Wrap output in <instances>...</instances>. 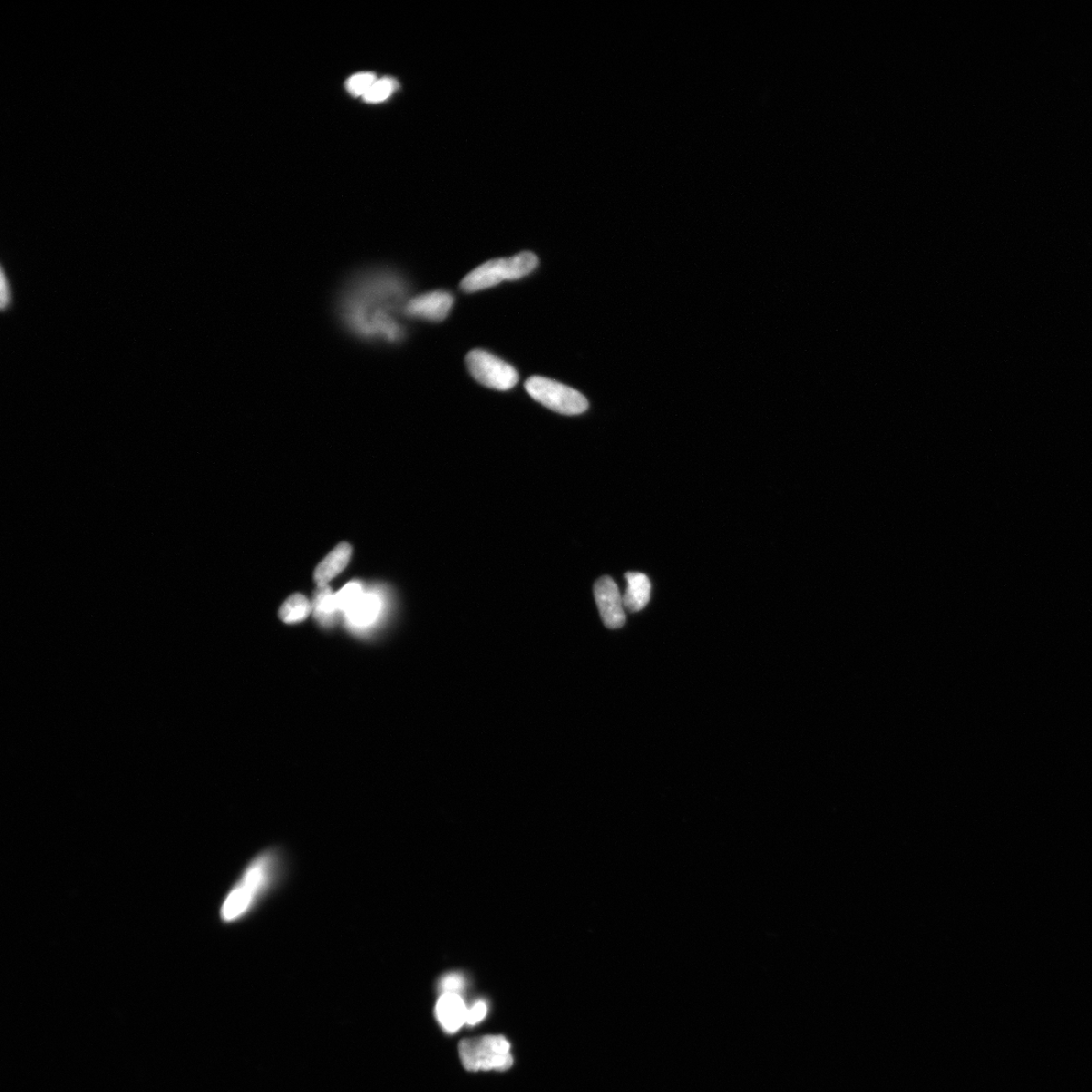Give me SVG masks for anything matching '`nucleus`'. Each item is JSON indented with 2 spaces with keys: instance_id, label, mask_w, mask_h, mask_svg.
<instances>
[{
  "instance_id": "aec40b11",
  "label": "nucleus",
  "mask_w": 1092,
  "mask_h": 1092,
  "mask_svg": "<svg viewBox=\"0 0 1092 1092\" xmlns=\"http://www.w3.org/2000/svg\"><path fill=\"white\" fill-rule=\"evenodd\" d=\"M9 301H11V290H9V285L7 282V278L5 275V272L3 271L2 272V308H3V310L7 308V306L9 305Z\"/></svg>"
},
{
  "instance_id": "7ed1b4c3",
  "label": "nucleus",
  "mask_w": 1092,
  "mask_h": 1092,
  "mask_svg": "<svg viewBox=\"0 0 1092 1092\" xmlns=\"http://www.w3.org/2000/svg\"><path fill=\"white\" fill-rule=\"evenodd\" d=\"M539 266L532 252H522L510 258L492 259L469 273L461 282L465 292H476L530 275Z\"/></svg>"
},
{
  "instance_id": "9b49d317",
  "label": "nucleus",
  "mask_w": 1092,
  "mask_h": 1092,
  "mask_svg": "<svg viewBox=\"0 0 1092 1092\" xmlns=\"http://www.w3.org/2000/svg\"><path fill=\"white\" fill-rule=\"evenodd\" d=\"M353 549L350 544L344 542L336 546L327 557L322 561L314 573V579L317 586H327L330 581H333L343 573L347 567Z\"/></svg>"
},
{
  "instance_id": "2eb2a0df",
  "label": "nucleus",
  "mask_w": 1092,
  "mask_h": 1092,
  "mask_svg": "<svg viewBox=\"0 0 1092 1092\" xmlns=\"http://www.w3.org/2000/svg\"><path fill=\"white\" fill-rule=\"evenodd\" d=\"M365 589L363 584L358 582H350L336 594V601L339 611L343 616L355 606V604L360 597L363 596Z\"/></svg>"
},
{
  "instance_id": "f257e3e1",
  "label": "nucleus",
  "mask_w": 1092,
  "mask_h": 1092,
  "mask_svg": "<svg viewBox=\"0 0 1092 1092\" xmlns=\"http://www.w3.org/2000/svg\"><path fill=\"white\" fill-rule=\"evenodd\" d=\"M407 281L398 272L373 268L351 278L341 294L338 314L349 333L377 343L398 344L406 330L399 320L409 300Z\"/></svg>"
},
{
  "instance_id": "a211bd4d",
  "label": "nucleus",
  "mask_w": 1092,
  "mask_h": 1092,
  "mask_svg": "<svg viewBox=\"0 0 1092 1092\" xmlns=\"http://www.w3.org/2000/svg\"><path fill=\"white\" fill-rule=\"evenodd\" d=\"M464 987V979L461 975L451 974L442 979L441 983V990L442 993H456L460 992Z\"/></svg>"
},
{
  "instance_id": "39448f33",
  "label": "nucleus",
  "mask_w": 1092,
  "mask_h": 1092,
  "mask_svg": "<svg viewBox=\"0 0 1092 1092\" xmlns=\"http://www.w3.org/2000/svg\"><path fill=\"white\" fill-rule=\"evenodd\" d=\"M529 395L555 413L574 416L587 411L589 402L577 389L551 378L531 377L525 383Z\"/></svg>"
},
{
  "instance_id": "ddd939ff",
  "label": "nucleus",
  "mask_w": 1092,
  "mask_h": 1092,
  "mask_svg": "<svg viewBox=\"0 0 1092 1092\" xmlns=\"http://www.w3.org/2000/svg\"><path fill=\"white\" fill-rule=\"evenodd\" d=\"M311 608H313L311 612L314 613L315 619L324 628L334 627L341 614L337 606L336 594L328 584L317 588Z\"/></svg>"
},
{
  "instance_id": "f03ea898",
  "label": "nucleus",
  "mask_w": 1092,
  "mask_h": 1092,
  "mask_svg": "<svg viewBox=\"0 0 1092 1092\" xmlns=\"http://www.w3.org/2000/svg\"><path fill=\"white\" fill-rule=\"evenodd\" d=\"M281 872L282 857L278 851L268 850L256 857L224 901L223 921L231 923L249 913L276 885Z\"/></svg>"
},
{
  "instance_id": "f3484780",
  "label": "nucleus",
  "mask_w": 1092,
  "mask_h": 1092,
  "mask_svg": "<svg viewBox=\"0 0 1092 1092\" xmlns=\"http://www.w3.org/2000/svg\"><path fill=\"white\" fill-rule=\"evenodd\" d=\"M377 81L373 73L355 74L347 81V91L355 96L364 97Z\"/></svg>"
},
{
  "instance_id": "20e7f679",
  "label": "nucleus",
  "mask_w": 1092,
  "mask_h": 1092,
  "mask_svg": "<svg viewBox=\"0 0 1092 1092\" xmlns=\"http://www.w3.org/2000/svg\"><path fill=\"white\" fill-rule=\"evenodd\" d=\"M460 1055L469 1071H505L513 1065L510 1043L503 1036L465 1039L461 1042Z\"/></svg>"
},
{
  "instance_id": "9d476101",
  "label": "nucleus",
  "mask_w": 1092,
  "mask_h": 1092,
  "mask_svg": "<svg viewBox=\"0 0 1092 1092\" xmlns=\"http://www.w3.org/2000/svg\"><path fill=\"white\" fill-rule=\"evenodd\" d=\"M435 1011L443 1030L448 1033H454L466 1023L469 1010L460 994L442 993L437 1001Z\"/></svg>"
},
{
  "instance_id": "dca6fc26",
  "label": "nucleus",
  "mask_w": 1092,
  "mask_h": 1092,
  "mask_svg": "<svg viewBox=\"0 0 1092 1092\" xmlns=\"http://www.w3.org/2000/svg\"><path fill=\"white\" fill-rule=\"evenodd\" d=\"M396 89V81L392 80V78H383V80L377 81L375 84L370 87V90L365 94L364 100L366 103L384 102L388 99V97L392 95Z\"/></svg>"
},
{
  "instance_id": "6ab92c4d",
  "label": "nucleus",
  "mask_w": 1092,
  "mask_h": 1092,
  "mask_svg": "<svg viewBox=\"0 0 1092 1092\" xmlns=\"http://www.w3.org/2000/svg\"><path fill=\"white\" fill-rule=\"evenodd\" d=\"M486 1012H487V1007H486V1002L477 1001L469 1010V1011H467V1019H466L467 1025H470V1026L476 1025V1023H479L480 1021H482L485 1019V1017L486 1016Z\"/></svg>"
},
{
  "instance_id": "4468645a",
  "label": "nucleus",
  "mask_w": 1092,
  "mask_h": 1092,
  "mask_svg": "<svg viewBox=\"0 0 1092 1092\" xmlns=\"http://www.w3.org/2000/svg\"><path fill=\"white\" fill-rule=\"evenodd\" d=\"M313 611L311 604L300 594L292 595L279 609V618L287 624L305 621Z\"/></svg>"
},
{
  "instance_id": "6e6552de",
  "label": "nucleus",
  "mask_w": 1092,
  "mask_h": 1092,
  "mask_svg": "<svg viewBox=\"0 0 1092 1092\" xmlns=\"http://www.w3.org/2000/svg\"><path fill=\"white\" fill-rule=\"evenodd\" d=\"M454 304L451 292L434 290L409 299L404 315L428 322H442L450 315Z\"/></svg>"
},
{
  "instance_id": "0eeeda50",
  "label": "nucleus",
  "mask_w": 1092,
  "mask_h": 1092,
  "mask_svg": "<svg viewBox=\"0 0 1092 1092\" xmlns=\"http://www.w3.org/2000/svg\"><path fill=\"white\" fill-rule=\"evenodd\" d=\"M384 612L385 601L382 595L365 591L355 606L344 614L345 626L355 636H368L379 626Z\"/></svg>"
},
{
  "instance_id": "423d86ee",
  "label": "nucleus",
  "mask_w": 1092,
  "mask_h": 1092,
  "mask_svg": "<svg viewBox=\"0 0 1092 1092\" xmlns=\"http://www.w3.org/2000/svg\"><path fill=\"white\" fill-rule=\"evenodd\" d=\"M465 363L471 376L486 388L509 391L519 383V376L515 367L489 351L472 350L466 355Z\"/></svg>"
},
{
  "instance_id": "1a4fd4ad",
  "label": "nucleus",
  "mask_w": 1092,
  "mask_h": 1092,
  "mask_svg": "<svg viewBox=\"0 0 1092 1092\" xmlns=\"http://www.w3.org/2000/svg\"><path fill=\"white\" fill-rule=\"evenodd\" d=\"M594 595L604 624L610 629L622 628L626 623V607L617 583L610 577L600 578L595 583Z\"/></svg>"
},
{
  "instance_id": "f8f14e48",
  "label": "nucleus",
  "mask_w": 1092,
  "mask_h": 1092,
  "mask_svg": "<svg viewBox=\"0 0 1092 1092\" xmlns=\"http://www.w3.org/2000/svg\"><path fill=\"white\" fill-rule=\"evenodd\" d=\"M628 588L623 595L624 607L629 612L641 611L650 599L651 584L645 573L629 572L626 574Z\"/></svg>"
}]
</instances>
